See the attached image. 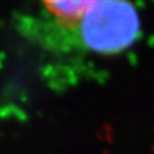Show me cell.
<instances>
[{
  "label": "cell",
  "mask_w": 154,
  "mask_h": 154,
  "mask_svg": "<svg viewBox=\"0 0 154 154\" xmlns=\"http://www.w3.org/2000/svg\"><path fill=\"white\" fill-rule=\"evenodd\" d=\"M73 31L77 45L98 54H116L136 40L140 19L130 0H98L79 21L62 25Z\"/></svg>",
  "instance_id": "cell-1"
},
{
  "label": "cell",
  "mask_w": 154,
  "mask_h": 154,
  "mask_svg": "<svg viewBox=\"0 0 154 154\" xmlns=\"http://www.w3.org/2000/svg\"><path fill=\"white\" fill-rule=\"evenodd\" d=\"M98 0H42V4L60 25L77 22Z\"/></svg>",
  "instance_id": "cell-2"
}]
</instances>
